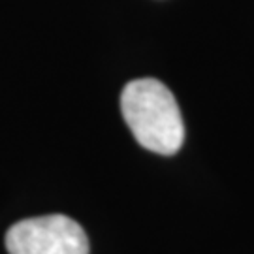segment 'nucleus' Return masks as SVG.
Segmentation results:
<instances>
[{
  "label": "nucleus",
  "mask_w": 254,
  "mask_h": 254,
  "mask_svg": "<svg viewBox=\"0 0 254 254\" xmlns=\"http://www.w3.org/2000/svg\"><path fill=\"white\" fill-rule=\"evenodd\" d=\"M121 111L141 147L170 156L181 149L185 125L172 91L153 77L134 79L123 89Z\"/></svg>",
  "instance_id": "obj_1"
},
{
  "label": "nucleus",
  "mask_w": 254,
  "mask_h": 254,
  "mask_svg": "<svg viewBox=\"0 0 254 254\" xmlns=\"http://www.w3.org/2000/svg\"><path fill=\"white\" fill-rule=\"evenodd\" d=\"M9 254H89L87 234L66 215L19 220L6 234Z\"/></svg>",
  "instance_id": "obj_2"
}]
</instances>
